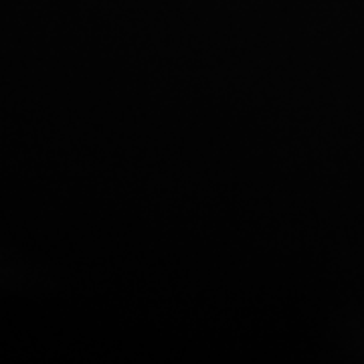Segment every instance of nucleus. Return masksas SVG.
Returning a JSON list of instances; mask_svg holds the SVG:
<instances>
[]
</instances>
